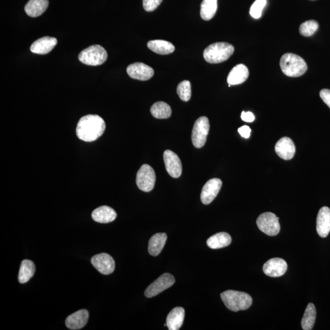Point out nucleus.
I'll return each instance as SVG.
<instances>
[{
	"label": "nucleus",
	"instance_id": "nucleus-1",
	"mask_svg": "<svg viewBox=\"0 0 330 330\" xmlns=\"http://www.w3.org/2000/svg\"><path fill=\"white\" fill-rule=\"evenodd\" d=\"M106 124L101 116L86 115L79 120L76 133L78 138L83 142H92L103 135Z\"/></svg>",
	"mask_w": 330,
	"mask_h": 330
},
{
	"label": "nucleus",
	"instance_id": "nucleus-2",
	"mask_svg": "<svg viewBox=\"0 0 330 330\" xmlns=\"http://www.w3.org/2000/svg\"><path fill=\"white\" fill-rule=\"evenodd\" d=\"M279 64L282 72L290 77H300L308 69L307 64L302 57L291 53L282 55Z\"/></svg>",
	"mask_w": 330,
	"mask_h": 330
},
{
	"label": "nucleus",
	"instance_id": "nucleus-3",
	"mask_svg": "<svg viewBox=\"0 0 330 330\" xmlns=\"http://www.w3.org/2000/svg\"><path fill=\"white\" fill-rule=\"evenodd\" d=\"M221 298L227 308L233 312L246 310L253 303L252 297L242 292L226 291L221 294Z\"/></svg>",
	"mask_w": 330,
	"mask_h": 330
},
{
	"label": "nucleus",
	"instance_id": "nucleus-4",
	"mask_svg": "<svg viewBox=\"0 0 330 330\" xmlns=\"http://www.w3.org/2000/svg\"><path fill=\"white\" fill-rule=\"evenodd\" d=\"M234 52L233 45L227 42H216L204 50L203 56L207 63L218 64L229 59Z\"/></svg>",
	"mask_w": 330,
	"mask_h": 330
},
{
	"label": "nucleus",
	"instance_id": "nucleus-5",
	"mask_svg": "<svg viewBox=\"0 0 330 330\" xmlns=\"http://www.w3.org/2000/svg\"><path fill=\"white\" fill-rule=\"evenodd\" d=\"M107 52L99 45H94L83 50L78 55V60L86 65L97 66L107 61Z\"/></svg>",
	"mask_w": 330,
	"mask_h": 330
},
{
	"label": "nucleus",
	"instance_id": "nucleus-6",
	"mask_svg": "<svg viewBox=\"0 0 330 330\" xmlns=\"http://www.w3.org/2000/svg\"><path fill=\"white\" fill-rule=\"evenodd\" d=\"M209 128V119L206 116L200 117L195 122L192 135L193 145L195 148H201L205 145Z\"/></svg>",
	"mask_w": 330,
	"mask_h": 330
},
{
	"label": "nucleus",
	"instance_id": "nucleus-7",
	"mask_svg": "<svg viewBox=\"0 0 330 330\" xmlns=\"http://www.w3.org/2000/svg\"><path fill=\"white\" fill-rule=\"evenodd\" d=\"M256 223L258 228L268 235L275 236L280 231L279 218L273 213H263L257 219Z\"/></svg>",
	"mask_w": 330,
	"mask_h": 330
},
{
	"label": "nucleus",
	"instance_id": "nucleus-8",
	"mask_svg": "<svg viewBox=\"0 0 330 330\" xmlns=\"http://www.w3.org/2000/svg\"><path fill=\"white\" fill-rule=\"evenodd\" d=\"M156 180V173L153 168L147 164L142 165L136 174V182L139 189L145 192L153 191Z\"/></svg>",
	"mask_w": 330,
	"mask_h": 330
},
{
	"label": "nucleus",
	"instance_id": "nucleus-9",
	"mask_svg": "<svg viewBox=\"0 0 330 330\" xmlns=\"http://www.w3.org/2000/svg\"><path fill=\"white\" fill-rule=\"evenodd\" d=\"M174 282V277L171 274H163L147 289L145 293V296L148 298L156 296L166 289L171 287Z\"/></svg>",
	"mask_w": 330,
	"mask_h": 330
},
{
	"label": "nucleus",
	"instance_id": "nucleus-10",
	"mask_svg": "<svg viewBox=\"0 0 330 330\" xmlns=\"http://www.w3.org/2000/svg\"><path fill=\"white\" fill-rule=\"evenodd\" d=\"M93 265L101 274L108 275L115 269V262L112 256L107 253H101L93 256L91 259Z\"/></svg>",
	"mask_w": 330,
	"mask_h": 330
},
{
	"label": "nucleus",
	"instance_id": "nucleus-11",
	"mask_svg": "<svg viewBox=\"0 0 330 330\" xmlns=\"http://www.w3.org/2000/svg\"><path fill=\"white\" fill-rule=\"evenodd\" d=\"M163 159L168 173L172 177H179L182 173V166L177 155L173 151L166 150L163 154Z\"/></svg>",
	"mask_w": 330,
	"mask_h": 330
},
{
	"label": "nucleus",
	"instance_id": "nucleus-12",
	"mask_svg": "<svg viewBox=\"0 0 330 330\" xmlns=\"http://www.w3.org/2000/svg\"><path fill=\"white\" fill-rule=\"evenodd\" d=\"M221 186L222 181L218 178H214L207 181L201 192V202L205 205L211 203L220 192Z\"/></svg>",
	"mask_w": 330,
	"mask_h": 330
},
{
	"label": "nucleus",
	"instance_id": "nucleus-13",
	"mask_svg": "<svg viewBox=\"0 0 330 330\" xmlns=\"http://www.w3.org/2000/svg\"><path fill=\"white\" fill-rule=\"evenodd\" d=\"M127 72L131 78L140 81L150 80L154 74L153 68L142 63L130 64L127 67Z\"/></svg>",
	"mask_w": 330,
	"mask_h": 330
},
{
	"label": "nucleus",
	"instance_id": "nucleus-14",
	"mask_svg": "<svg viewBox=\"0 0 330 330\" xmlns=\"http://www.w3.org/2000/svg\"><path fill=\"white\" fill-rule=\"evenodd\" d=\"M288 270V264L284 259L273 258L265 263L263 271L266 275L276 278L284 275Z\"/></svg>",
	"mask_w": 330,
	"mask_h": 330
},
{
	"label": "nucleus",
	"instance_id": "nucleus-15",
	"mask_svg": "<svg viewBox=\"0 0 330 330\" xmlns=\"http://www.w3.org/2000/svg\"><path fill=\"white\" fill-rule=\"evenodd\" d=\"M275 152L282 159L289 160L293 159L296 154V147L291 138L283 137L277 142L275 145Z\"/></svg>",
	"mask_w": 330,
	"mask_h": 330
},
{
	"label": "nucleus",
	"instance_id": "nucleus-16",
	"mask_svg": "<svg viewBox=\"0 0 330 330\" xmlns=\"http://www.w3.org/2000/svg\"><path fill=\"white\" fill-rule=\"evenodd\" d=\"M317 232L321 238H325L330 232V209L323 207L318 213L317 217Z\"/></svg>",
	"mask_w": 330,
	"mask_h": 330
},
{
	"label": "nucleus",
	"instance_id": "nucleus-17",
	"mask_svg": "<svg viewBox=\"0 0 330 330\" xmlns=\"http://www.w3.org/2000/svg\"><path fill=\"white\" fill-rule=\"evenodd\" d=\"M57 43L56 38L49 36L43 37L33 42L31 45L30 51L33 54H48L55 48Z\"/></svg>",
	"mask_w": 330,
	"mask_h": 330
},
{
	"label": "nucleus",
	"instance_id": "nucleus-18",
	"mask_svg": "<svg viewBox=\"0 0 330 330\" xmlns=\"http://www.w3.org/2000/svg\"><path fill=\"white\" fill-rule=\"evenodd\" d=\"M88 319V311L86 309H81L67 317L66 325L70 329H80L86 325Z\"/></svg>",
	"mask_w": 330,
	"mask_h": 330
},
{
	"label": "nucleus",
	"instance_id": "nucleus-19",
	"mask_svg": "<svg viewBox=\"0 0 330 330\" xmlns=\"http://www.w3.org/2000/svg\"><path fill=\"white\" fill-rule=\"evenodd\" d=\"M249 71L244 64H238L229 72L227 83L229 85H237L245 82L249 77Z\"/></svg>",
	"mask_w": 330,
	"mask_h": 330
},
{
	"label": "nucleus",
	"instance_id": "nucleus-20",
	"mask_svg": "<svg viewBox=\"0 0 330 330\" xmlns=\"http://www.w3.org/2000/svg\"><path fill=\"white\" fill-rule=\"evenodd\" d=\"M117 214L112 207L103 206L96 209L92 213V218L100 223H109L115 220Z\"/></svg>",
	"mask_w": 330,
	"mask_h": 330
},
{
	"label": "nucleus",
	"instance_id": "nucleus-21",
	"mask_svg": "<svg viewBox=\"0 0 330 330\" xmlns=\"http://www.w3.org/2000/svg\"><path fill=\"white\" fill-rule=\"evenodd\" d=\"M185 310L181 307L175 308L169 312L166 318V323L169 330H178L182 326Z\"/></svg>",
	"mask_w": 330,
	"mask_h": 330
},
{
	"label": "nucleus",
	"instance_id": "nucleus-22",
	"mask_svg": "<svg viewBox=\"0 0 330 330\" xmlns=\"http://www.w3.org/2000/svg\"><path fill=\"white\" fill-rule=\"evenodd\" d=\"M49 0H30L25 5V13L31 17L41 16L49 7Z\"/></svg>",
	"mask_w": 330,
	"mask_h": 330
},
{
	"label": "nucleus",
	"instance_id": "nucleus-23",
	"mask_svg": "<svg viewBox=\"0 0 330 330\" xmlns=\"http://www.w3.org/2000/svg\"><path fill=\"white\" fill-rule=\"evenodd\" d=\"M231 237L226 232H219L213 235L207 241V245L211 249H220L229 246L231 243Z\"/></svg>",
	"mask_w": 330,
	"mask_h": 330
},
{
	"label": "nucleus",
	"instance_id": "nucleus-24",
	"mask_svg": "<svg viewBox=\"0 0 330 330\" xmlns=\"http://www.w3.org/2000/svg\"><path fill=\"white\" fill-rule=\"evenodd\" d=\"M167 235L165 233H157L149 242L148 252L151 256H157L161 253L164 247Z\"/></svg>",
	"mask_w": 330,
	"mask_h": 330
},
{
	"label": "nucleus",
	"instance_id": "nucleus-25",
	"mask_svg": "<svg viewBox=\"0 0 330 330\" xmlns=\"http://www.w3.org/2000/svg\"><path fill=\"white\" fill-rule=\"evenodd\" d=\"M148 46L151 51L159 55H169L175 51L173 43L163 40H150Z\"/></svg>",
	"mask_w": 330,
	"mask_h": 330
},
{
	"label": "nucleus",
	"instance_id": "nucleus-26",
	"mask_svg": "<svg viewBox=\"0 0 330 330\" xmlns=\"http://www.w3.org/2000/svg\"><path fill=\"white\" fill-rule=\"evenodd\" d=\"M36 267L33 262L30 260H23L20 265L19 273V281L21 284L27 282L34 276Z\"/></svg>",
	"mask_w": 330,
	"mask_h": 330
},
{
	"label": "nucleus",
	"instance_id": "nucleus-27",
	"mask_svg": "<svg viewBox=\"0 0 330 330\" xmlns=\"http://www.w3.org/2000/svg\"><path fill=\"white\" fill-rule=\"evenodd\" d=\"M217 0H203L201 5V18L208 21L214 17L217 10Z\"/></svg>",
	"mask_w": 330,
	"mask_h": 330
},
{
	"label": "nucleus",
	"instance_id": "nucleus-28",
	"mask_svg": "<svg viewBox=\"0 0 330 330\" xmlns=\"http://www.w3.org/2000/svg\"><path fill=\"white\" fill-rule=\"evenodd\" d=\"M315 319H316V309L313 303H309L302 320L303 329L311 330L313 328Z\"/></svg>",
	"mask_w": 330,
	"mask_h": 330
},
{
	"label": "nucleus",
	"instance_id": "nucleus-29",
	"mask_svg": "<svg viewBox=\"0 0 330 330\" xmlns=\"http://www.w3.org/2000/svg\"><path fill=\"white\" fill-rule=\"evenodd\" d=\"M151 113L157 119H167L171 116L172 111L168 104L164 102H157L152 106Z\"/></svg>",
	"mask_w": 330,
	"mask_h": 330
},
{
	"label": "nucleus",
	"instance_id": "nucleus-30",
	"mask_svg": "<svg viewBox=\"0 0 330 330\" xmlns=\"http://www.w3.org/2000/svg\"><path fill=\"white\" fill-rule=\"evenodd\" d=\"M319 28V23L315 20H308L300 25L299 32L301 35L305 37L312 36Z\"/></svg>",
	"mask_w": 330,
	"mask_h": 330
},
{
	"label": "nucleus",
	"instance_id": "nucleus-31",
	"mask_svg": "<svg viewBox=\"0 0 330 330\" xmlns=\"http://www.w3.org/2000/svg\"><path fill=\"white\" fill-rule=\"evenodd\" d=\"M177 92L181 100L188 102L191 98V83L188 80L182 81L177 86Z\"/></svg>",
	"mask_w": 330,
	"mask_h": 330
},
{
	"label": "nucleus",
	"instance_id": "nucleus-32",
	"mask_svg": "<svg viewBox=\"0 0 330 330\" xmlns=\"http://www.w3.org/2000/svg\"><path fill=\"white\" fill-rule=\"evenodd\" d=\"M267 0H256L250 9V15L253 18L259 19L262 16L263 10L266 5Z\"/></svg>",
	"mask_w": 330,
	"mask_h": 330
},
{
	"label": "nucleus",
	"instance_id": "nucleus-33",
	"mask_svg": "<svg viewBox=\"0 0 330 330\" xmlns=\"http://www.w3.org/2000/svg\"><path fill=\"white\" fill-rule=\"evenodd\" d=\"M162 1L163 0H143V8L146 11H153L161 4Z\"/></svg>",
	"mask_w": 330,
	"mask_h": 330
},
{
	"label": "nucleus",
	"instance_id": "nucleus-34",
	"mask_svg": "<svg viewBox=\"0 0 330 330\" xmlns=\"http://www.w3.org/2000/svg\"><path fill=\"white\" fill-rule=\"evenodd\" d=\"M320 96L322 101L328 105L330 109V90L328 89L321 90Z\"/></svg>",
	"mask_w": 330,
	"mask_h": 330
},
{
	"label": "nucleus",
	"instance_id": "nucleus-35",
	"mask_svg": "<svg viewBox=\"0 0 330 330\" xmlns=\"http://www.w3.org/2000/svg\"><path fill=\"white\" fill-rule=\"evenodd\" d=\"M238 131L242 137H244L245 138H248L250 136V133L252 130H251V128L247 126V125H244V126L239 128Z\"/></svg>",
	"mask_w": 330,
	"mask_h": 330
},
{
	"label": "nucleus",
	"instance_id": "nucleus-36",
	"mask_svg": "<svg viewBox=\"0 0 330 330\" xmlns=\"http://www.w3.org/2000/svg\"><path fill=\"white\" fill-rule=\"evenodd\" d=\"M241 118L245 122H252L255 121V117L252 112H243L242 113Z\"/></svg>",
	"mask_w": 330,
	"mask_h": 330
}]
</instances>
